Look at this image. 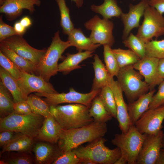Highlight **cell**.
<instances>
[{"mask_svg": "<svg viewBox=\"0 0 164 164\" xmlns=\"http://www.w3.org/2000/svg\"><path fill=\"white\" fill-rule=\"evenodd\" d=\"M107 131L106 123L94 121L79 128L63 129L57 144L63 153L75 149L85 143L90 142L103 137Z\"/></svg>", "mask_w": 164, "mask_h": 164, "instance_id": "6da1fadb", "label": "cell"}, {"mask_svg": "<svg viewBox=\"0 0 164 164\" xmlns=\"http://www.w3.org/2000/svg\"><path fill=\"white\" fill-rule=\"evenodd\" d=\"M50 107L51 114L63 129L79 128L94 121L89 115V108L82 104L72 103Z\"/></svg>", "mask_w": 164, "mask_h": 164, "instance_id": "7a4b0ae2", "label": "cell"}, {"mask_svg": "<svg viewBox=\"0 0 164 164\" xmlns=\"http://www.w3.org/2000/svg\"><path fill=\"white\" fill-rule=\"evenodd\" d=\"M71 46L67 40L64 41L61 39L59 31L54 34L50 46L36 66V74L49 82L51 77L56 74L58 72V62L63 58L62 54Z\"/></svg>", "mask_w": 164, "mask_h": 164, "instance_id": "3957f363", "label": "cell"}, {"mask_svg": "<svg viewBox=\"0 0 164 164\" xmlns=\"http://www.w3.org/2000/svg\"><path fill=\"white\" fill-rule=\"evenodd\" d=\"M44 117L34 113L25 115L14 111L0 118V131L11 130L20 132L32 138H36L44 121Z\"/></svg>", "mask_w": 164, "mask_h": 164, "instance_id": "277c9868", "label": "cell"}, {"mask_svg": "<svg viewBox=\"0 0 164 164\" xmlns=\"http://www.w3.org/2000/svg\"><path fill=\"white\" fill-rule=\"evenodd\" d=\"M106 141L101 137L85 146L77 147L73 150L81 159L89 160L95 164H114L121 155V150L117 147L111 149L106 146Z\"/></svg>", "mask_w": 164, "mask_h": 164, "instance_id": "5b68a950", "label": "cell"}, {"mask_svg": "<svg viewBox=\"0 0 164 164\" xmlns=\"http://www.w3.org/2000/svg\"><path fill=\"white\" fill-rule=\"evenodd\" d=\"M146 135L141 133L135 125H132L126 133L116 134L111 143L120 149L121 156L128 164H136Z\"/></svg>", "mask_w": 164, "mask_h": 164, "instance_id": "8992f818", "label": "cell"}, {"mask_svg": "<svg viewBox=\"0 0 164 164\" xmlns=\"http://www.w3.org/2000/svg\"><path fill=\"white\" fill-rule=\"evenodd\" d=\"M117 81L129 103L137 99L150 90L143 77L132 65L120 69Z\"/></svg>", "mask_w": 164, "mask_h": 164, "instance_id": "52a82bcc", "label": "cell"}, {"mask_svg": "<svg viewBox=\"0 0 164 164\" xmlns=\"http://www.w3.org/2000/svg\"><path fill=\"white\" fill-rule=\"evenodd\" d=\"M154 8L148 5L144 14V19L136 35L145 43L164 35V16Z\"/></svg>", "mask_w": 164, "mask_h": 164, "instance_id": "ba28073f", "label": "cell"}, {"mask_svg": "<svg viewBox=\"0 0 164 164\" xmlns=\"http://www.w3.org/2000/svg\"><path fill=\"white\" fill-rule=\"evenodd\" d=\"M85 28L91 31L89 37L95 44L108 45L112 47L115 42L113 34L114 24L113 22L105 19H101L95 15L86 22Z\"/></svg>", "mask_w": 164, "mask_h": 164, "instance_id": "9c48e42d", "label": "cell"}, {"mask_svg": "<svg viewBox=\"0 0 164 164\" xmlns=\"http://www.w3.org/2000/svg\"><path fill=\"white\" fill-rule=\"evenodd\" d=\"M100 90H91L87 93H82L76 91L71 87L67 93H49L36 92L35 94L39 97H43V99L50 106L57 105L63 103L79 104L89 108L94 99L97 96Z\"/></svg>", "mask_w": 164, "mask_h": 164, "instance_id": "30bf717a", "label": "cell"}, {"mask_svg": "<svg viewBox=\"0 0 164 164\" xmlns=\"http://www.w3.org/2000/svg\"><path fill=\"white\" fill-rule=\"evenodd\" d=\"M22 57L31 61L36 66L38 64L47 49L39 50L30 46L22 36L16 35L0 41Z\"/></svg>", "mask_w": 164, "mask_h": 164, "instance_id": "8fae6325", "label": "cell"}, {"mask_svg": "<svg viewBox=\"0 0 164 164\" xmlns=\"http://www.w3.org/2000/svg\"><path fill=\"white\" fill-rule=\"evenodd\" d=\"M17 80L19 86L26 100L29 94L33 92L58 93L51 84L40 76L29 73L21 70L20 77Z\"/></svg>", "mask_w": 164, "mask_h": 164, "instance_id": "7c38bea8", "label": "cell"}, {"mask_svg": "<svg viewBox=\"0 0 164 164\" xmlns=\"http://www.w3.org/2000/svg\"><path fill=\"white\" fill-rule=\"evenodd\" d=\"M164 120V105H163L148 109L134 125L141 133L154 135L162 130Z\"/></svg>", "mask_w": 164, "mask_h": 164, "instance_id": "4fadbf2b", "label": "cell"}, {"mask_svg": "<svg viewBox=\"0 0 164 164\" xmlns=\"http://www.w3.org/2000/svg\"><path fill=\"white\" fill-rule=\"evenodd\" d=\"M164 133L162 130L154 135H146L136 164H155L162 148Z\"/></svg>", "mask_w": 164, "mask_h": 164, "instance_id": "5bb4252c", "label": "cell"}, {"mask_svg": "<svg viewBox=\"0 0 164 164\" xmlns=\"http://www.w3.org/2000/svg\"><path fill=\"white\" fill-rule=\"evenodd\" d=\"M159 60L155 58L145 56L132 65L144 78L150 91L154 89L156 86L164 80L159 72Z\"/></svg>", "mask_w": 164, "mask_h": 164, "instance_id": "9a60e30c", "label": "cell"}, {"mask_svg": "<svg viewBox=\"0 0 164 164\" xmlns=\"http://www.w3.org/2000/svg\"><path fill=\"white\" fill-rule=\"evenodd\" d=\"M109 85L113 91L115 98L119 127L121 132L126 133L132 125L128 115L127 104L124 99L123 91L118 81L115 80L114 77H111Z\"/></svg>", "mask_w": 164, "mask_h": 164, "instance_id": "2e32d148", "label": "cell"}, {"mask_svg": "<svg viewBox=\"0 0 164 164\" xmlns=\"http://www.w3.org/2000/svg\"><path fill=\"white\" fill-rule=\"evenodd\" d=\"M41 4V0H2L0 2V12L4 13L8 20L12 21L20 16L23 9L32 13L35 6H39Z\"/></svg>", "mask_w": 164, "mask_h": 164, "instance_id": "e0dca14e", "label": "cell"}, {"mask_svg": "<svg viewBox=\"0 0 164 164\" xmlns=\"http://www.w3.org/2000/svg\"><path fill=\"white\" fill-rule=\"evenodd\" d=\"M149 0H142L139 3L133 5L130 4L128 13L123 12L120 18L124 25L122 38H127L131 31L140 26V21L143 16L145 9L148 4Z\"/></svg>", "mask_w": 164, "mask_h": 164, "instance_id": "ac0fdd59", "label": "cell"}, {"mask_svg": "<svg viewBox=\"0 0 164 164\" xmlns=\"http://www.w3.org/2000/svg\"><path fill=\"white\" fill-rule=\"evenodd\" d=\"M56 144L41 142L34 144L32 150L34 154L35 163L52 164L62 153Z\"/></svg>", "mask_w": 164, "mask_h": 164, "instance_id": "d6986e66", "label": "cell"}, {"mask_svg": "<svg viewBox=\"0 0 164 164\" xmlns=\"http://www.w3.org/2000/svg\"><path fill=\"white\" fill-rule=\"evenodd\" d=\"M63 128L50 114L45 118L36 138L44 142L57 143Z\"/></svg>", "mask_w": 164, "mask_h": 164, "instance_id": "ffe728a7", "label": "cell"}, {"mask_svg": "<svg viewBox=\"0 0 164 164\" xmlns=\"http://www.w3.org/2000/svg\"><path fill=\"white\" fill-rule=\"evenodd\" d=\"M155 92L150 90L135 101L127 104L128 113L132 124L134 125L142 114L148 109Z\"/></svg>", "mask_w": 164, "mask_h": 164, "instance_id": "44dd1931", "label": "cell"}, {"mask_svg": "<svg viewBox=\"0 0 164 164\" xmlns=\"http://www.w3.org/2000/svg\"><path fill=\"white\" fill-rule=\"evenodd\" d=\"M94 51H85L78 52L74 54L66 53V57L58 64V72L66 75L73 70L81 68L82 66L79 64L85 60L92 57Z\"/></svg>", "mask_w": 164, "mask_h": 164, "instance_id": "7402d4cb", "label": "cell"}, {"mask_svg": "<svg viewBox=\"0 0 164 164\" xmlns=\"http://www.w3.org/2000/svg\"><path fill=\"white\" fill-rule=\"evenodd\" d=\"M68 35L67 41L71 46L75 47L78 52L94 51L101 46L94 43L89 37H86L80 28H74Z\"/></svg>", "mask_w": 164, "mask_h": 164, "instance_id": "603a6c76", "label": "cell"}, {"mask_svg": "<svg viewBox=\"0 0 164 164\" xmlns=\"http://www.w3.org/2000/svg\"><path fill=\"white\" fill-rule=\"evenodd\" d=\"M94 59V61L92 64L94 72V77L91 90H100L109 85L111 76L98 55L95 54Z\"/></svg>", "mask_w": 164, "mask_h": 164, "instance_id": "cb8c5ba5", "label": "cell"}, {"mask_svg": "<svg viewBox=\"0 0 164 164\" xmlns=\"http://www.w3.org/2000/svg\"><path fill=\"white\" fill-rule=\"evenodd\" d=\"M90 9L93 12L101 15L103 18L107 19L113 17L120 18L123 12L118 5L117 0H104L100 5H91Z\"/></svg>", "mask_w": 164, "mask_h": 164, "instance_id": "d4e9b609", "label": "cell"}, {"mask_svg": "<svg viewBox=\"0 0 164 164\" xmlns=\"http://www.w3.org/2000/svg\"><path fill=\"white\" fill-rule=\"evenodd\" d=\"M0 51L22 70L29 73L36 74V66L31 61L1 43Z\"/></svg>", "mask_w": 164, "mask_h": 164, "instance_id": "484cf974", "label": "cell"}, {"mask_svg": "<svg viewBox=\"0 0 164 164\" xmlns=\"http://www.w3.org/2000/svg\"><path fill=\"white\" fill-rule=\"evenodd\" d=\"M0 77L1 80L12 95L14 103L25 100L19 86L18 80L1 66Z\"/></svg>", "mask_w": 164, "mask_h": 164, "instance_id": "4316f807", "label": "cell"}, {"mask_svg": "<svg viewBox=\"0 0 164 164\" xmlns=\"http://www.w3.org/2000/svg\"><path fill=\"white\" fill-rule=\"evenodd\" d=\"M34 144V139L22 134L2 148L0 156L8 152L31 151Z\"/></svg>", "mask_w": 164, "mask_h": 164, "instance_id": "83f0119b", "label": "cell"}, {"mask_svg": "<svg viewBox=\"0 0 164 164\" xmlns=\"http://www.w3.org/2000/svg\"><path fill=\"white\" fill-rule=\"evenodd\" d=\"M89 113L94 121L96 122L106 123L113 117L106 110L98 95L93 100L89 108Z\"/></svg>", "mask_w": 164, "mask_h": 164, "instance_id": "f1b7e54d", "label": "cell"}, {"mask_svg": "<svg viewBox=\"0 0 164 164\" xmlns=\"http://www.w3.org/2000/svg\"><path fill=\"white\" fill-rule=\"evenodd\" d=\"M7 153L0 160L1 164H32L35 163V156L31 151L12 152Z\"/></svg>", "mask_w": 164, "mask_h": 164, "instance_id": "f546056e", "label": "cell"}, {"mask_svg": "<svg viewBox=\"0 0 164 164\" xmlns=\"http://www.w3.org/2000/svg\"><path fill=\"white\" fill-rule=\"evenodd\" d=\"M14 102L12 95L1 80L0 82V116L4 118L14 111Z\"/></svg>", "mask_w": 164, "mask_h": 164, "instance_id": "4dcf8cb0", "label": "cell"}, {"mask_svg": "<svg viewBox=\"0 0 164 164\" xmlns=\"http://www.w3.org/2000/svg\"><path fill=\"white\" fill-rule=\"evenodd\" d=\"M112 51L120 68L133 65L141 59L136 53L129 49L118 48L112 49Z\"/></svg>", "mask_w": 164, "mask_h": 164, "instance_id": "1f68e13d", "label": "cell"}, {"mask_svg": "<svg viewBox=\"0 0 164 164\" xmlns=\"http://www.w3.org/2000/svg\"><path fill=\"white\" fill-rule=\"evenodd\" d=\"M106 110L117 119V111L115 98L113 91L108 85L100 90L98 95Z\"/></svg>", "mask_w": 164, "mask_h": 164, "instance_id": "d6a6232c", "label": "cell"}, {"mask_svg": "<svg viewBox=\"0 0 164 164\" xmlns=\"http://www.w3.org/2000/svg\"><path fill=\"white\" fill-rule=\"evenodd\" d=\"M60 11V25L63 33L68 35L74 28L70 15V10L66 5L65 0H55Z\"/></svg>", "mask_w": 164, "mask_h": 164, "instance_id": "836d02e7", "label": "cell"}, {"mask_svg": "<svg viewBox=\"0 0 164 164\" xmlns=\"http://www.w3.org/2000/svg\"><path fill=\"white\" fill-rule=\"evenodd\" d=\"M26 101L33 113L41 115L45 118L51 114L50 106L40 97L36 94H30L28 96Z\"/></svg>", "mask_w": 164, "mask_h": 164, "instance_id": "e575fe53", "label": "cell"}, {"mask_svg": "<svg viewBox=\"0 0 164 164\" xmlns=\"http://www.w3.org/2000/svg\"><path fill=\"white\" fill-rule=\"evenodd\" d=\"M122 43L125 46L134 52L141 59L145 56V43L132 32L123 40Z\"/></svg>", "mask_w": 164, "mask_h": 164, "instance_id": "d590c367", "label": "cell"}, {"mask_svg": "<svg viewBox=\"0 0 164 164\" xmlns=\"http://www.w3.org/2000/svg\"><path fill=\"white\" fill-rule=\"evenodd\" d=\"M103 56L105 67L111 77H117L120 68L112 49L108 45H103Z\"/></svg>", "mask_w": 164, "mask_h": 164, "instance_id": "8d00e7d4", "label": "cell"}, {"mask_svg": "<svg viewBox=\"0 0 164 164\" xmlns=\"http://www.w3.org/2000/svg\"><path fill=\"white\" fill-rule=\"evenodd\" d=\"M145 56L164 58V39L152 40L145 43Z\"/></svg>", "mask_w": 164, "mask_h": 164, "instance_id": "74e56055", "label": "cell"}, {"mask_svg": "<svg viewBox=\"0 0 164 164\" xmlns=\"http://www.w3.org/2000/svg\"><path fill=\"white\" fill-rule=\"evenodd\" d=\"M0 64L1 67L18 80L20 77L21 69L0 51Z\"/></svg>", "mask_w": 164, "mask_h": 164, "instance_id": "f35d334b", "label": "cell"}, {"mask_svg": "<svg viewBox=\"0 0 164 164\" xmlns=\"http://www.w3.org/2000/svg\"><path fill=\"white\" fill-rule=\"evenodd\" d=\"M81 159L72 150L63 152L53 164H80Z\"/></svg>", "mask_w": 164, "mask_h": 164, "instance_id": "ab89813d", "label": "cell"}, {"mask_svg": "<svg viewBox=\"0 0 164 164\" xmlns=\"http://www.w3.org/2000/svg\"><path fill=\"white\" fill-rule=\"evenodd\" d=\"M164 105V80L159 85L158 90L154 94L149 109Z\"/></svg>", "mask_w": 164, "mask_h": 164, "instance_id": "60d3db41", "label": "cell"}, {"mask_svg": "<svg viewBox=\"0 0 164 164\" xmlns=\"http://www.w3.org/2000/svg\"><path fill=\"white\" fill-rule=\"evenodd\" d=\"M22 133L15 131L5 130L0 132V146L3 148Z\"/></svg>", "mask_w": 164, "mask_h": 164, "instance_id": "b9f144b4", "label": "cell"}, {"mask_svg": "<svg viewBox=\"0 0 164 164\" xmlns=\"http://www.w3.org/2000/svg\"><path fill=\"white\" fill-rule=\"evenodd\" d=\"M19 35L14 27L5 23L3 20L2 15L0 16V41L13 36Z\"/></svg>", "mask_w": 164, "mask_h": 164, "instance_id": "7bdbcfd3", "label": "cell"}, {"mask_svg": "<svg viewBox=\"0 0 164 164\" xmlns=\"http://www.w3.org/2000/svg\"><path fill=\"white\" fill-rule=\"evenodd\" d=\"M13 108L14 112L18 114L25 115L32 113L30 106L25 100L14 103Z\"/></svg>", "mask_w": 164, "mask_h": 164, "instance_id": "ee69618b", "label": "cell"}, {"mask_svg": "<svg viewBox=\"0 0 164 164\" xmlns=\"http://www.w3.org/2000/svg\"><path fill=\"white\" fill-rule=\"evenodd\" d=\"M148 4L161 14L164 13V0H149Z\"/></svg>", "mask_w": 164, "mask_h": 164, "instance_id": "f6af8a7d", "label": "cell"}, {"mask_svg": "<svg viewBox=\"0 0 164 164\" xmlns=\"http://www.w3.org/2000/svg\"><path fill=\"white\" fill-rule=\"evenodd\" d=\"M14 28L15 31L19 35L22 36L26 31V28L22 26L19 21L15 23Z\"/></svg>", "mask_w": 164, "mask_h": 164, "instance_id": "bcb514c9", "label": "cell"}, {"mask_svg": "<svg viewBox=\"0 0 164 164\" xmlns=\"http://www.w3.org/2000/svg\"><path fill=\"white\" fill-rule=\"evenodd\" d=\"M158 69L160 75L164 79V58L159 59Z\"/></svg>", "mask_w": 164, "mask_h": 164, "instance_id": "7dc6e473", "label": "cell"}, {"mask_svg": "<svg viewBox=\"0 0 164 164\" xmlns=\"http://www.w3.org/2000/svg\"><path fill=\"white\" fill-rule=\"evenodd\" d=\"M19 22L21 24L26 28L29 27L32 24L31 19L27 16L22 18Z\"/></svg>", "mask_w": 164, "mask_h": 164, "instance_id": "c3c4849f", "label": "cell"}, {"mask_svg": "<svg viewBox=\"0 0 164 164\" xmlns=\"http://www.w3.org/2000/svg\"><path fill=\"white\" fill-rule=\"evenodd\" d=\"M155 164H164V151L162 149Z\"/></svg>", "mask_w": 164, "mask_h": 164, "instance_id": "681fc988", "label": "cell"}, {"mask_svg": "<svg viewBox=\"0 0 164 164\" xmlns=\"http://www.w3.org/2000/svg\"><path fill=\"white\" fill-rule=\"evenodd\" d=\"M74 2L78 8H81L84 4V0H70Z\"/></svg>", "mask_w": 164, "mask_h": 164, "instance_id": "f907efd6", "label": "cell"}, {"mask_svg": "<svg viewBox=\"0 0 164 164\" xmlns=\"http://www.w3.org/2000/svg\"><path fill=\"white\" fill-rule=\"evenodd\" d=\"M128 164L127 161L124 158L121 157L114 164Z\"/></svg>", "mask_w": 164, "mask_h": 164, "instance_id": "816d5d0a", "label": "cell"}, {"mask_svg": "<svg viewBox=\"0 0 164 164\" xmlns=\"http://www.w3.org/2000/svg\"><path fill=\"white\" fill-rule=\"evenodd\" d=\"M80 164H95L93 162L87 159H81Z\"/></svg>", "mask_w": 164, "mask_h": 164, "instance_id": "f5cc1de1", "label": "cell"}, {"mask_svg": "<svg viewBox=\"0 0 164 164\" xmlns=\"http://www.w3.org/2000/svg\"><path fill=\"white\" fill-rule=\"evenodd\" d=\"M162 150L164 151V134L162 142Z\"/></svg>", "mask_w": 164, "mask_h": 164, "instance_id": "db71d44e", "label": "cell"}, {"mask_svg": "<svg viewBox=\"0 0 164 164\" xmlns=\"http://www.w3.org/2000/svg\"><path fill=\"white\" fill-rule=\"evenodd\" d=\"M2 0H0V2L2 1Z\"/></svg>", "mask_w": 164, "mask_h": 164, "instance_id": "11a10c76", "label": "cell"}, {"mask_svg": "<svg viewBox=\"0 0 164 164\" xmlns=\"http://www.w3.org/2000/svg\"></svg>", "mask_w": 164, "mask_h": 164, "instance_id": "9f6ffc18", "label": "cell"}]
</instances>
